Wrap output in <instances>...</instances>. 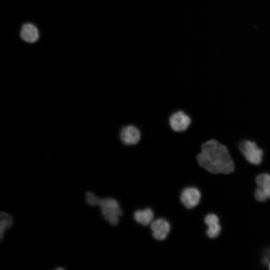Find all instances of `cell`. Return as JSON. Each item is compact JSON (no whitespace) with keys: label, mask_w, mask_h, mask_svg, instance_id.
I'll return each instance as SVG.
<instances>
[{"label":"cell","mask_w":270,"mask_h":270,"mask_svg":"<svg viewBox=\"0 0 270 270\" xmlns=\"http://www.w3.org/2000/svg\"><path fill=\"white\" fill-rule=\"evenodd\" d=\"M196 158L200 166L210 173L230 174L234 170L228 148L216 140H210L202 144L201 152Z\"/></svg>","instance_id":"cell-1"},{"label":"cell","mask_w":270,"mask_h":270,"mask_svg":"<svg viewBox=\"0 0 270 270\" xmlns=\"http://www.w3.org/2000/svg\"><path fill=\"white\" fill-rule=\"evenodd\" d=\"M99 206L104 219L110 224L116 225L122 214L118 202L114 198H104L100 200Z\"/></svg>","instance_id":"cell-2"},{"label":"cell","mask_w":270,"mask_h":270,"mask_svg":"<svg viewBox=\"0 0 270 270\" xmlns=\"http://www.w3.org/2000/svg\"><path fill=\"white\" fill-rule=\"evenodd\" d=\"M238 148L246 160L251 164L259 165L262 162L264 152L256 142L244 140L240 143Z\"/></svg>","instance_id":"cell-3"},{"label":"cell","mask_w":270,"mask_h":270,"mask_svg":"<svg viewBox=\"0 0 270 270\" xmlns=\"http://www.w3.org/2000/svg\"><path fill=\"white\" fill-rule=\"evenodd\" d=\"M258 186L254 192L256 199L259 202H264L270 198V174L262 173L256 178Z\"/></svg>","instance_id":"cell-4"},{"label":"cell","mask_w":270,"mask_h":270,"mask_svg":"<svg viewBox=\"0 0 270 270\" xmlns=\"http://www.w3.org/2000/svg\"><path fill=\"white\" fill-rule=\"evenodd\" d=\"M191 121L190 116L182 110L174 112L169 118L170 126L176 132H182L186 130Z\"/></svg>","instance_id":"cell-5"},{"label":"cell","mask_w":270,"mask_h":270,"mask_svg":"<svg viewBox=\"0 0 270 270\" xmlns=\"http://www.w3.org/2000/svg\"><path fill=\"white\" fill-rule=\"evenodd\" d=\"M201 194L195 187H188L182 190L180 200L183 205L188 209L196 207L200 202Z\"/></svg>","instance_id":"cell-6"},{"label":"cell","mask_w":270,"mask_h":270,"mask_svg":"<svg viewBox=\"0 0 270 270\" xmlns=\"http://www.w3.org/2000/svg\"><path fill=\"white\" fill-rule=\"evenodd\" d=\"M150 225L153 237L158 240H165L170 230L169 222L163 218L153 220Z\"/></svg>","instance_id":"cell-7"},{"label":"cell","mask_w":270,"mask_h":270,"mask_svg":"<svg viewBox=\"0 0 270 270\" xmlns=\"http://www.w3.org/2000/svg\"><path fill=\"white\" fill-rule=\"evenodd\" d=\"M120 139L125 145L130 146L138 144L140 140L141 134L139 129L133 125L124 126L120 132Z\"/></svg>","instance_id":"cell-8"},{"label":"cell","mask_w":270,"mask_h":270,"mask_svg":"<svg viewBox=\"0 0 270 270\" xmlns=\"http://www.w3.org/2000/svg\"><path fill=\"white\" fill-rule=\"evenodd\" d=\"M204 222L208 226L206 233L208 237L210 238L218 237L221 232V226L217 215L214 214H208L206 216Z\"/></svg>","instance_id":"cell-9"},{"label":"cell","mask_w":270,"mask_h":270,"mask_svg":"<svg viewBox=\"0 0 270 270\" xmlns=\"http://www.w3.org/2000/svg\"><path fill=\"white\" fill-rule=\"evenodd\" d=\"M20 37L25 42L33 43L39 38V32L36 27L31 23L24 24L20 31Z\"/></svg>","instance_id":"cell-10"},{"label":"cell","mask_w":270,"mask_h":270,"mask_svg":"<svg viewBox=\"0 0 270 270\" xmlns=\"http://www.w3.org/2000/svg\"><path fill=\"white\" fill-rule=\"evenodd\" d=\"M154 212L150 208L137 210L134 214V218L136 221L144 226L150 224L154 220Z\"/></svg>","instance_id":"cell-11"},{"label":"cell","mask_w":270,"mask_h":270,"mask_svg":"<svg viewBox=\"0 0 270 270\" xmlns=\"http://www.w3.org/2000/svg\"><path fill=\"white\" fill-rule=\"evenodd\" d=\"M0 240L3 237V233L6 228H10L13 223L12 218L8 214L2 212L0 214Z\"/></svg>","instance_id":"cell-12"},{"label":"cell","mask_w":270,"mask_h":270,"mask_svg":"<svg viewBox=\"0 0 270 270\" xmlns=\"http://www.w3.org/2000/svg\"><path fill=\"white\" fill-rule=\"evenodd\" d=\"M86 202L92 206H99L100 198H98L93 192H88L86 194Z\"/></svg>","instance_id":"cell-13"},{"label":"cell","mask_w":270,"mask_h":270,"mask_svg":"<svg viewBox=\"0 0 270 270\" xmlns=\"http://www.w3.org/2000/svg\"><path fill=\"white\" fill-rule=\"evenodd\" d=\"M56 270H63V268H57Z\"/></svg>","instance_id":"cell-14"},{"label":"cell","mask_w":270,"mask_h":270,"mask_svg":"<svg viewBox=\"0 0 270 270\" xmlns=\"http://www.w3.org/2000/svg\"><path fill=\"white\" fill-rule=\"evenodd\" d=\"M268 266H269V268L270 269V261L269 264H268Z\"/></svg>","instance_id":"cell-15"}]
</instances>
